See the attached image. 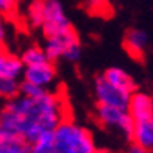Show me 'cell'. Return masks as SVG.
I'll return each mask as SVG.
<instances>
[{"mask_svg": "<svg viewBox=\"0 0 153 153\" xmlns=\"http://www.w3.org/2000/svg\"><path fill=\"white\" fill-rule=\"evenodd\" d=\"M64 99L45 91L36 97L19 94L0 106V133L17 134L33 144L47 133H53L58 123L66 119Z\"/></svg>", "mask_w": 153, "mask_h": 153, "instance_id": "1", "label": "cell"}, {"mask_svg": "<svg viewBox=\"0 0 153 153\" xmlns=\"http://www.w3.org/2000/svg\"><path fill=\"white\" fill-rule=\"evenodd\" d=\"M53 142L58 153H94L97 150L91 131L67 117L53 130Z\"/></svg>", "mask_w": 153, "mask_h": 153, "instance_id": "2", "label": "cell"}, {"mask_svg": "<svg viewBox=\"0 0 153 153\" xmlns=\"http://www.w3.org/2000/svg\"><path fill=\"white\" fill-rule=\"evenodd\" d=\"M44 50L50 61H55V59L76 61L81 55V45L75 31L69 30L59 34L47 36Z\"/></svg>", "mask_w": 153, "mask_h": 153, "instance_id": "3", "label": "cell"}, {"mask_svg": "<svg viewBox=\"0 0 153 153\" xmlns=\"http://www.w3.org/2000/svg\"><path fill=\"white\" fill-rule=\"evenodd\" d=\"M95 119L102 127H105L108 130H113L117 134L130 139L131 128H133V119H131V116L128 114L127 108L97 105Z\"/></svg>", "mask_w": 153, "mask_h": 153, "instance_id": "4", "label": "cell"}, {"mask_svg": "<svg viewBox=\"0 0 153 153\" xmlns=\"http://www.w3.org/2000/svg\"><path fill=\"white\" fill-rule=\"evenodd\" d=\"M45 38L72 30V25L64 13L59 0H42V24H41Z\"/></svg>", "mask_w": 153, "mask_h": 153, "instance_id": "5", "label": "cell"}, {"mask_svg": "<svg viewBox=\"0 0 153 153\" xmlns=\"http://www.w3.org/2000/svg\"><path fill=\"white\" fill-rule=\"evenodd\" d=\"M94 94L97 99V105H106V106H117V108H127L131 94L117 88L105 78L103 75L97 76L94 83Z\"/></svg>", "mask_w": 153, "mask_h": 153, "instance_id": "6", "label": "cell"}, {"mask_svg": "<svg viewBox=\"0 0 153 153\" xmlns=\"http://www.w3.org/2000/svg\"><path fill=\"white\" fill-rule=\"evenodd\" d=\"M22 76L24 81H28L38 88L47 89L56 80V69H55L52 61H45L34 66H25Z\"/></svg>", "mask_w": 153, "mask_h": 153, "instance_id": "7", "label": "cell"}, {"mask_svg": "<svg viewBox=\"0 0 153 153\" xmlns=\"http://www.w3.org/2000/svg\"><path fill=\"white\" fill-rule=\"evenodd\" d=\"M130 139L134 144L141 145L145 150L153 153V116L147 117L144 120L133 122Z\"/></svg>", "mask_w": 153, "mask_h": 153, "instance_id": "8", "label": "cell"}, {"mask_svg": "<svg viewBox=\"0 0 153 153\" xmlns=\"http://www.w3.org/2000/svg\"><path fill=\"white\" fill-rule=\"evenodd\" d=\"M127 111L131 116L133 122L152 117V97L142 92H133L130 97Z\"/></svg>", "mask_w": 153, "mask_h": 153, "instance_id": "9", "label": "cell"}, {"mask_svg": "<svg viewBox=\"0 0 153 153\" xmlns=\"http://www.w3.org/2000/svg\"><path fill=\"white\" fill-rule=\"evenodd\" d=\"M24 62L19 56L6 50L0 52V78L19 80L24 74Z\"/></svg>", "mask_w": 153, "mask_h": 153, "instance_id": "10", "label": "cell"}, {"mask_svg": "<svg viewBox=\"0 0 153 153\" xmlns=\"http://www.w3.org/2000/svg\"><path fill=\"white\" fill-rule=\"evenodd\" d=\"M147 45H149V36L145 34V31L133 28L128 30V33L125 34V47L133 56L141 58Z\"/></svg>", "mask_w": 153, "mask_h": 153, "instance_id": "11", "label": "cell"}, {"mask_svg": "<svg viewBox=\"0 0 153 153\" xmlns=\"http://www.w3.org/2000/svg\"><path fill=\"white\" fill-rule=\"evenodd\" d=\"M31 144L17 134L0 133V153H30Z\"/></svg>", "mask_w": 153, "mask_h": 153, "instance_id": "12", "label": "cell"}, {"mask_svg": "<svg viewBox=\"0 0 153 153\" xmlns=\"http://www.w3.org/2000/svg\"><path fill=\"white\" fill-rule=\"evenodd\" d=\"M103 76H105V78L111 83V85L120 88V89H123V91H127V92H130V94H133L134 89H136L134 80L131 78V75L127 74L125 71H122V69L111 67V69H108V71L103 74Z\"/></svg>", "mask_w": 153, "mask_h": 153, "instance_id": "13", "label": "cell"}, {"mask_svg": "<svg viewBox=\"0 0 153 153\" xmlns=\"http://www.w3.org/2000/svg\"><path fill=\"white\" fill-rule=\"evenodd\" d=\"M20 59H22L24 66H34V64H41V62L50 61L45 50L42 47H38V45H31L28 48H25Z\"/></svg>", "mask_w": 153, "mask_h": 153, "instance_id": "14", "label": "cell"}, {"mask_svg": "<svg viewBox=\"0 0 153 153\" xmlns=\"http://www.w3.org/2000/svg\"><path fill=\"white\" fill-rule=\"evenodd\" d=\"M20 81L14 78H0V100H11L19 95Z\"/></svg>", "mask_w": 153, "mask_h": 153, "instance_id": "15", "label": "cell"}, {"mask_svg": "<svg viewBox=\"0 0 153 153\" xmlns=\"http://www.w3.org/2000/svg\"><path fill=\"white\" fill-rule=\"evenodd\" d=\"M30 153H58L53 142V133H47L36 139L30 147Z\"/></svg>", "mask_w": 153, "mask_h": 153, "instance_id": "16", "label": "cell"}, {"mask_svg": "<svg viewBox=\"0 0 153 153\" xmlns=\"http://www.w3.org/2000/svg\"><path fill=\"white\" fill-rule=\"evenodd\" d=\"M28 20L33 27L42 24V0H33L28 6Z\"/></svg>", "mask_w": 153, "mask_h": 153, "instance_id": "17", "label": "cell"}, {"mask_svg": "<svg viewBox=\"0 0 153 153\" xmlns=\"http://www.w3.org/2000/svg\"><path fill=\"white\" fill-rule=\"evenodd\" d=\"M45 89H42V88H38V86H34V85H31V83H28V81H20V91H19V94H22V95H27V97H36V95H39L41 92H44Z\"/></svg>", "mask_w": 153, "mask_h": 153, "instance_id": "18", "label": "cell"}, {"mask_svg": "<svg viewBox=\"0 0 153 153\" xmlns=\"http://www.w3.org/2000/svg\"><path fill=\"white\" fill-rule=\"evenodd\" d=\"M16 8V0H0V14L8 16Z\"/></svg>", "mask_w": 153, "mask_h": 153, "instance_id": "19", "label": "cell"}, {"mask_svg": "<svg viewBox=\"0 0 153 153\" xmlns=\"http://www.w3.org/2000/svg\"><path fill=\"white\" fill-rule=\"evenodd\" d=\"M5 39H6V24H5L3 14H0V44H3Z\"/></svg>", "mask_w": 153, "mask_h": 153, "instance_id": "20", "label": "cell"}, {"mask_svg": "<svg viewBox=\"0 0 153 153\" xmlns=\"http://www.w3.org/2000/svg\"><path fill=\"white\" fill-rule=\"evenodd\" d=\"M125 153H152V152H149V150H145L144 147H141V145H137V144H131L130 147L127 149V152Z\"/></svg>", "mask_w": 153, "mask_h": 153, "instance_id": "21", "label": "cell"}, {"mask_svg": "<svg viewBox=\"0 0 153 153\" xmlns=\"http://www.w3.org/2000/svg\"><path fill=\"white\" fill-rule=\"evenodd\" d=\"M94 153H108V152H103V150H95Z\"/></svg>", "mask_w": 153, "mask_h": 153, "instance_id": "22", "label": "cell"}, {"mask_svg": "<svg viewBox=\"0 0 153 153\" xmlns=\"http://www.w3.org/2000/svg\"><path fill=\"white\" fill-rule=\"evenodd\" d=\"M152 116H153V97H152Z\"/></svg>", "mask_w": 153, "mask_h": 153, "instance_id": "23", "label": "cell"}, {"mask_svg": "<svg viewBox=\"0 0 153 153\" xmlns=\"http://www.w3.org/2000/svg\"><path fill=\"white\" fill-rule=\"evenodd\" d=\"M3 50V44H0V52H2Z\"/></svg>", "mask_w": 153, "mask_h": 153, "instance_id": "24", "label": "cell"}]
</instances>
